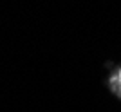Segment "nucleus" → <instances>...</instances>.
Here are the masks:
<instances>
[{"mask_svg":"<svg viewBox=\"0 0 121 112\" xmlns=\"http://www.w3.org/2000/svg\"><path fill=\"white\" fill-rule=\"evenodd\" d=\"M119 80H121V72H119Z\"/></svg>","mask_w":121,"mask_h":112,"instance_id":"obj_1","label":"nucleus"}]
</instances>
